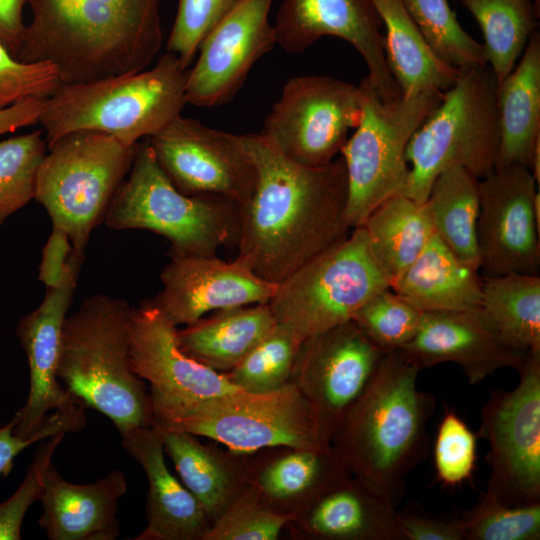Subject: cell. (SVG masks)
Returning a JSON list of instances; mask_svg holds the SVG:
<instances>
[{
  "label": "cell",
  "instance_id": "15",
  "mask_svg": "<svg viewBox=\"0 0 540 540\" xmlns=\"http://www.w3.org/2000/svg\"><path fill=\"white\" fill-rule=\"evenodd\" d=\"M384 354L353 320L302 342L289 382L312 406L327 443L370 383Z\"/></svg>",
  "mask_w": 540,
  "mask_h": 540
},
{
  "label": "cell",
  "instance_id": "12",
  "mask_svg": "<svg viewBox=\"0 0 540 540\" xmlns=\"http://www.w3.org/2000/svg\"><path fill=\"white\" fill-rule=\"evenodd\" d=\"M518 372L516 387L494 389L480 410L486 494L509 506L540 502V352H528Z\"/></svg>",
  "mask_w": 540,
  "mask_h": 540
},
{
  "label": "cell",
  "instance_id": "42",
  "mask_svg": "<svg viewBox=\"0 0 540 540\" xmlns=\"http://www.w3.org/2000/svg\"><path fill=\"white\" fill-rule=\"evenodd\" d=\"M475 461V434L457 414L446 411L434 445L438 479L449 486L461 484L471 477Z\"/></svg>",
  "mask_w": 540,
  "mask_h": 540
},
{
  "label": "cell",
  "instance_id": "7",
  "mask_svg": "<svg viewBox=\"0 0 540 540\" xmlns=\"http://www.w3.org/2000/svg\"><path fill=\"white\" fill-rule=\"evenodd\" d=\"M497 81L488 65L461 71L405 150L409 166L401 195L426 201L435 179L459 166L478 179L495 170L500 129Z\"/></svg>",
  "mask_w": 540,
  "mask_h": 540
},
{
  "label": "cell",
  "instance_id": "37",
  "mask_svg": "<svg viewBox=\"0 0 540 540\" xmlns=\"http://www.w3.org/2000/svg\"><path fill=\"white\" fill-rule=\"evenodd\" d=\"M303 340L277 323L271 332L233 369L224 373L241 390L266 393L290 381Z\"/></svg>",
  "mask_w": 540,
  "mask_h": 540
},
{
  "label": "cell",
  "instance_id": "50",
  "mask_svg": "<svg viewBox=\"0 0 540 540\" xmlns=\"http://www.w3.org/2000/svg\"><path fill=\"white\" fill-rule=\"evenodd\" d=\"M47 99L28 98L0 109V136L39 122Z\"/></svg>",
  "mask_w": 540,
  "mask_h": 540
},
{
  "label": "cell",
  "instance_id": "9",
  "mask_svg": "<svg viewBox=\"0 0 540 540\" xmlns=\"http://www.w3.org/2000/svg\"><path fill=\"white\" fill-rule=\"evenodd\" d=\"M138 147L95 131L66 134L48 147L38 168L34 199L45 208L52 227L67 233L74 251L85 253Z\"/></svg>",
  "mask_w": 540,
  "mask_h": 540
},
{
  "label": "cell",
  "instance_id": "4",
  "mask_svg": "<svg viewBox=\"0 0 540 540\" xmlns=\"http://www.w3.org/2000/svg\"><path fill=\"white\" fill-rule=\"evenodd\" d=\"M131 311L121 298H86L64 321L57 368L65 389L119 433L152 425L150 393L130 362Z\"/></svg>",
  "mask_w": 540,
  "mask_h": 540
},
{
  "label": "cell",
  "instance_id": "5",
  "mask_svg": "<svg viewBox=\"0 0 540 540\" xmlns=\"http://www.w3.org/2000/svg\"><path fill=\"white\" fill-rule=\"evenodd\" d=\"M187 74L177 55L166 51L152 68L62 84L47 99L39 120L47 146L77 131L101 132L138 145L181 114Z\"/></svg>",
  "mask_w": 540,
  "mask_h": 540
},
{
  "label": "cell",
  "instance_id": "17",
  "mask_svg": "<svg viewBox=\"0 0 540 540\" xmlns=\"http://www.w3.org/2000/svg\"><path fill=\"white\" fill-rule=\"evenodd\" d=\"M273 0H237L199 46L188 69L185 97L212 108L233 99L253 65L277 44L269 21Z\"/></svg>",
  "mask_w": 540,
  "mask_h": 540
},
{
  "label": "cell",
  "instance_id": "46",
  "mask_svg": "<svg viewBox=\"0 0 540 540\" xmlns=\"http://www.w3.org/2000/svg\"><path fill=\"white\" fill-rule=\"evenodd\" d=\"M16 421L13 419L0 427V476L7 474L13 465L15 457L32 444L54 436L58 433H76L86 425L84 405L77 403L73 406L57 409L48 415L39 430L30 437L23 438L14 433Z\"/></svg>",
  "mask_w": 540,
  "mask_h": 540
},
{
  "label": "cell",
  "instance_id": "6",
  "mask_svg": "<svg viewBox=\"0 0 540 540\" xmlns=\"http://www.w3.org/2000/svg\"><path fill=\"white\" fill-rule=\"evenodd\" d=\"M150 398L152 426L208 438L235 454L331 446L312 406L292 382L266 393L236 390L196 400Z\"/></svg>",
  "mask_w": 540,
  "mask_h": 540
},
{
  "label": "cell",
  "instance_id": "24",
  "mask_svg": "<svg viewBox=\"0 0 540 540\" xmlns=\"http://www.w3.org/2000/svg\"><path fill=\"white\" fill-rule=\"evenodd\" d=\"M122 445L148 481L147 525L135 540H205L212 521L193 494L168 469L154 426L120 433Z\"/></svg>",
  "mask_w": 540,
  "mask_h": 540
},
{
  "label": "cell",
  "instance_id": "47",
  "mask_svg": "<svg viewBox=\"0 0 540 540\" xmlns=\"http://www.w3.org/2000/svg\"><path fill=\"white\" fill-rule=\"evenodd\" d=\"M404 540H464L460 518L434 516L414 507L398 511Z\"/></svg>",
  "mask_w": 540,
  "mask_h": 540
},
{
  "label": "cell",
  "instance_id": "23",
  "mask_svg": "<svg viewBox=\"0 0 540 540\" xmlns=\"http://www.w3.org/2000/svg\"><path fill=\"white\" fill-rule=\"evenodd\" d=\"M289 525L308 539L404 540L396 506L350 473L322 490Z\"/></svg>",
  "mask_w": 540,
  "mask_h": 540
},
{
  "label": "cell",
  "instance_id": "16",
  "mask_svg": "<svg viewBox=\"0 0 540 540\" xmlns=\"http://www.w3.org/2000/svg\"><path fill=\"white\" fill-rule=\"evenodd\" d=\"M538 186L530 168L520 164L498 166L479 179L477 245L485 277L539 275Z\"/></svg>",
  "mask_w": 540,
  "mask_h": 540
},
{
  "label": "cell",
  "instance_id": "32",
  "mask_svg": "<svg viewBox=\"0 0 540 540\" xmlns=\"http://www.w3.org/2000/svg\"><path fill=\"white\" fill-rule=\"evenodd\" d=\"M360 227L389 287L416 260L435 234L425 202L403 195L382 203Z\"/></svg>",
  "mask_w": 540,
  "mask_h": 540
},
{
  "label": "cell",
  "instance_id": "49",
  "mask_svg": "<svg viewBox=\"0 0 540 540\" xmlns=\"http://www.w3.org/2000/svg\"><path fill=\"white\" fill-rule=\"evenodd\" d=\"M29 0H0V43L15 57L24 40L23 9Z\"/></svg>",
  "mask_w": 540,
  "mask_h": 540
},
{
  "label": "cell",
  "instance_id": "44",
  "mask_svg": "<svg viewBox=\"0 0 540 540\" xmlns=\"http://www.w3.org/2000/svg\"><path fill=\"white\" fill-rule=\"evenodd\" d=\"M65 433L41 441L27 473L17 490L0 502V540H20L22 523L30 506L40 501L44 491L45 474Z\"/></svg>",
  "mask_w": 540,
  "mask_h": 540
},
{
  "label": "cell",
  "instance_id": "48",
  "mask_svg": "<svg viewBox=\"0 0 540 540\" xmlns=\"http://www.w3.org/2000/svg\"><path fill=\"white\" fill-rule=\"evenodd\" d=\"M84 254L74 251L66 232L52 227L42 250L38 280L46 288L59 287L65 281L77 258Z\"/></svg>",
  "mask_w": 540,
  "mask_h": 540
},
{
  "label": "cell",
  "instance_id": "20",
  "mask_svg": "<svg viewBox=\"0 0 540 540\" xmlns=\"http://www.w3.org/2000/svg\"><path fill=\"white\" fill-rule=\"evenodd\" d=\"M84 255L75 261L65 281L47 288L39 306L21 318L16 335L25 351L29 368V391L25 404L14 415V433L27 438L43 425L51 410L73 406L78 401L62 387L57 377L61 334L71 306Z\"/></svg>",
  "mask_w": 540,
  "mask_h": 540
},
{
  "label": "cell",
  "instance_id": "38",
  "mask_svg": "<svg viewBox=\"0 0 540 540\" xmlns=\"http://www.w3.org/2000/svg\"><path fill=\"white\" fill-rule=\"evenodd\" d=\"M47 150L41 130L0 141V227L34 199L38 168Z\"/></svg>",
  "mask_w": 540,
  "mask_h": 540
},
{
  "label": "cell",
  "instance_id": "21",
  "mask_svg": "<svg viewBox=\"0 0 540 540\" xmlns=\"http://www.w3.org/2000/svg\"><path fill=\"white\" fill-rule=\"evenodd\" d=\"M400 350L420 370L455 363L471 385L505 367L518 371L528 354L506 343L481 308L422 313L416 334Z\"/></svg>",
  "mask_w": 540,
  "mask_h": 540
},
{
  "label": "cell",
  "instance_id": "51",
  "mask_svg": "<svg viewBox=\"0 0 540 540\" xmlns=\"http://www.w3.org/2000/svg\"><path fill=\"white\" fill-rule=\"evenodd\" d=\"M536 7L540 10V0H534Z\"/></svg>",
  "mask_w": 540,
  "mask_h": 540
},
{
  "label": "cell",
  "instance_id": "8",
  "mask_svg": "<svg viewBox=\"0 0 540 540\" xmlns=\"http://www.w3.org/2000/svg\"><path fill=\"white\" fill-rule=\"evenodd\" d=\"M103 222L112 230L140 229L163 236L170 243L169 256H214L223 246H237L240 205L222 196L180 192L145 141Z\"/></svg>",
  "mask_w": 540,
  "mask_h": 540
},
{
  "label": "cell",
  "instance_id": "1",
  "mask_svg": "<svg viewBox=\"0 0 540 540\" xmlns=\"http://www.w3.org/2000/svg\"><path fill=\"white\" fill-rule=\"evenodd\" d=\"M240 139L257 178L240 207L237 257L260 278L278 284L351 233L345 163L340 156L323 166H305L260 133Z\"/></svg>",
  "mask_w": 540,
  "mask_h": 540
},
{
  "label": "cell",
  "instance_id": "39",
  "mask_svg": "<svg viewBox=\"0 0 540 540\" xmlns=\"http://www.w3.org/2000/svg\"><path fill=\"white\" fill-rule=\"evenodd\" d=\"M296 516L269 507L247 482L212 522L205 540H276Z\"/></svg>",
  "mask_w": 540,
  "mask_h": 540
},
{
  "label": "cell",
  "instance_id": "43",
  "mask_svg": "<svg viewBox=\"0 0 540 540\" xmlns=\"http://www.w3.org/2000/svg\"><path fill=\"white\" fill-rule=\"evenodd\" d=\"M237 0H178L176 17L167 40L172 52L188 68L209 31Z\"/></svg>",
  "mask_w": 540,
  "mask_h": 540
},
{
  "label": "cell",
  "instance_id": "3",
  "mask_svg": "<svg viewBox=\"0 0 540 540\" xmlns=\"http://www.w3.org/2000/svg\"><path fill=\"white\" fill-rule=\"evenodd\" d=\"M420 371L400 349L386 352L330 442L352 476L395 506L406 476L427 454L435 399L418 389Z\"/></svg>",
  "mask_w": 540,
  "mask_h": 540
},
{
  "label": "cell",
  "instance_id": "13",
  "mask_svg": "<svg viewBox=\"0 0 540 540\" xmlns=\"http://www.w3.org/2000/svg\"><path fill=\"white\" fill-rule=\"evenodd\" d=\"M362 89L331 76L290 78L260 134L290 160L323 166L334 160L356 128Z\"/></svg>",
  "mask_w": 540,
  "mask_h": 540
},
{
  "label": "cell",
  "instance_id": "2",
  "mask_svg": "<svg viewBox=\"0 0 540 540\" xmlns=\"http://www.w3.org/2000/svg\"><path fill=\"white\" fill-rule=\"evenodd\" d=\"M15 58L53 64L62 84L142 71L161 49V0H29Z\"/></svg>",
  "mask_w": 540,
  "mask_h": 540
},
{
  "label": "cell",
  "instance_id": "33",
  "mask_svg": "<svg viewBox=\"0 0 540 540\" xmlns=\"http://www.w3.org/2000/svg\"><path fill=\"white\" fill-rule=\"evenodd\" d=\"M425 204L435 234L461 262L479 271V179L462 167H450L435 179Z\"/></svg>",
  "mask_w": 540,
  "mask_h": 540
},
{
  "label": "cell",
  "instance_id": "45",
  "mask_svg": "<svg viewBox=\"0 0 540 540\" xmlns=\"http://www.w3.org/2000/svg\"><path fill=\"white\" fill-rule=\"evenodd\" d=\"M61 85L53 64L21 62L0 43V109L28 98L48 99Z\"/></svg>",
  "mask_w": 540,
  "mask_h": 540
},
{
  "label": "cell",
  "instance_id": "14",
  "mask_svg": "<svg viewBox=\"0 0 540 540\" xmlns=\"http://www.w3.org/2000/svg\"><path fill=\"white\" fill-rule=\"evenodd\" d=\"M147 141L162 171L183 194L222 196L240 207L250 199L257 173L240 135L180 114Z\"/></svg>",
  "mask_w": 540,
  "mask_h": 540
},
{
  "label": "cell",
  "instance_id": "10",
  "mask_svg": "<svg viewBox=\"0 0 540 540\" xmlns=\"http://www.w3.org/2000/svg\"><path fill=\"white\" fill-rule=\"evenodd\" d=\"M359 86L360 120L340 150L347 174L346 218L352 229L362 226L382 203L402 194L409 173L408 142L443 95L427 90L385 100L366 77Z\"/></svg>",
  "mask_w": 540,
  "mask_h": 540
},
{
  "label": "cell",
  "instance_id": "36",
  "mask_svg": "<svg viewBox=\"0 0 540 540\" xmlns=\"http://www.w3.org/2000/svg\"><path fill=\"white\" fill-rule=\"evenodd\" d=\"M433 52L463 71L488 65L484 47L460 25L448 0H401Z\"/></svg>",
  "mask_w": 540,
  "mask_h": 540
},
{
  "label": "cell",
  "instance_id": "30",
  "mask_svg": "<svg viewBox=\"0 0 540 540\" xmlns=\"http://www.w3.org/2000/svg\"><path fill=\"white\" fill-rule=\"evenodd\" d=\"M156 429L181 482L213 522L247 484V460L213 449L193 434Z\"/></svg>",
  "mask_w": 540,
  "mask_h": 540
},
{
  "label": "cell",
  "instance_id": "27",
  "mask_svg": "<svg viewBox=\"0 0 540 540\" xmlns=\"http://www.w3.org/2000/svg\"><path fill=\"white\" fill-rule=\"evenodd\" d=\"M478 272L434 234L390 288L422 313L476 309L482 298Z\"/></svg>",
  "mask_w": 540,
  "mask_h": 540
},
{
  "label": "cell",
  "instance_id": "11",
  "mask_svg": "<svg viewBox=\"0 0 540 540\" xmlns=\"http://www.w3.org/2000/svg\"><path fill=\"white\" fill-rule=\"evenodd\" d=\"M389 283L373 259L362 227L277 284L268 303L277 323L303 341L353 319Z\"/></svg>",
  "mask_w": 540,
  "mask_h": 540
},
{
  "label": "cell",
  "instance_id": "26",
  "mask_svg": "<svg viewBox=\"0 0 540 540\" xmlns=\"http://www.w3.org/2000/svg\"><path fill=\"white\" fill-rule=\"evenodd\" d=\"M247 461L248 483L271 508L298 514L332 482L349 473L333 448L278 447Z\"/></svg>",
  "mask_w": 540,
  "mask_h": 540
},
{
  "label": "cell",
  "instance_id": "25",
  "mask_svg": "<svg viewBox=\"0 0 540 540\" xmlns=\"http://www.w3.org/2000/svg\"><path fill=\"white\" fill-rule=\"evenodd\" d=\"M126 492L127 480L119 469L94 482L75 484L51 463L40 499L39 525L49 540H115L120 535L119 500Z\"/></svg>",
  "mask_w": 540,
  "mask_h": 540
},
{
  "label": "cell",
  "instance_id": "22",
  "mask_svg": "<svg viewBox=\"0 0 540 540\" xmlns=\"http://www.w3.org/2000/svg\"><path fill=\"white\" fill-rule=\"evenodd\" d=\"M177 330L148 300L132 307L130 362L134 372L150 384L151 396L196 400L241 390L224 373L188 356L179 345Z\"/></svg>",
  "mask_w": 540,
  "mask_h": 540
},
{
  "label": "cell",
  "instance_id": "31",
  "mask_svg": "<svg viewBox=\"0 0 540 540\" xmlns=\"http://www.w3.org/2000/svg\"><path fill=\"white\" fill-rule=\"evenodd\" d=\"M386 29L384 52L389 71L404 96L445 91L461 71L431 49L401 0H371Z\"/></svg>",
  "mask_w": 540,
  "mask_h": 540
},
{
  "label": "cell",
  "instance_id": "19",
  "mask_svg": "<svg viewBox=\"0 0 540 540\" xmlns=\"http://www.w3.org/2000/svg\"><path fill=\"white\" fill-rule=\"evenodd\" d=\"M169 257L160 275L162 289L148 301L177 327L217 310L269 303L277 288L238 257Z\"/></svg>",
  "mask_w": 540,
  "mask_h": 540
},
{
  "label": "cell",
  "instance_id": "40",
  "mask_svg": "<svg viewBox=\"0 0 540 540\" xmlns=\"http://www.w3.org/2000/svg\"><path fill=\"white\" fill-rule=\"evenodd\" d=\"M460 522L464 540H538L540 502L509 506L485 493Z\"/></svg>",
  "mask_w": 540,
  "mask_h": 540
},
{
  "label": "cell",
  "instance_id": "28",
  "mask_svg": "<svg viewBox=\"0 0 540 540\" xmlns=\"http://www.w3.org/2000/svg\"><path fill=\"white\" fill-rule=\"evenodd\" d=\"M268 303L214 311L177 330L181 349L191 358L226 373L241 362L275 327Z\"/></svg>",
  "mask_w": 540,
  "mask_h": 540
},
{
  "label": "cell",
  "instance_id": "35",
  "mask_svg": "<svg viewBox=\"0 0 540 540\" xmlns=\"http://www.w3.org/2000/svg\"><path fill=\"white\" fill-rule=\"evenodd\" d=\"M459 1L481 28L486 61L498 85L514 69L536 31L540 10L534 0Z\"/></svg>",
  "mask_w": 540,
  "mask_h": 540
},
{
  "label": "cell",
  "instance_id": "29",
  "mask_svg": "<svg viewBox=\"0 0 540 540\" xmlns=\"http://www.w3.org/2000/svg\"><path fill=\"white\" fill-rule=\"evenodd\" d=\"M500 129L498 166L530 168L540 140V34L530 36L520 62L497 86Z\"/></svg>",
  "mask_w": 540,
  "mask_h": 540
},
{
  "label": "cell",
  "instance_id": "34",
  "mask_svg": "<svg viewBox=\"0 0 540 540\" xmlns=\"http://www.w3.org/2000/svg\"><path fill=\"white\" fill-rule=\"evenodd\" d=\"M480 308L510 346L523 352H540L539 275L485 277Z\"/></svg>",
  "mask_w": 540,
  "mask_h": 540
},
{
  "label": "cell",
  "instance_id": "41",
  "mask_svg": "<svg viewBox=\"0 0 540 540\" xmlns=\"http://www.w3.org/2000/svg\"><path fill=\"white\" fill-rule=\"evenodd\" d=\"M421 317L422 312L388 287L366 301L352 320L386 353L402 348L414 337Z\"/></svg>",
  "mask_w": 540,
  "mask_h": 540
},
{
  "label": "cell",
  "instance_id": "18",
  "mask_svg": "<svg viewBox=\"0 0 540 540\" xmlns=\"http://www.w3.org/2000/svg\"><path fill=\"white\" fill-rule=\"evenodd\" d=\"M382 25L371 0H284L273 26L277 44L292 54L324 36L345 40L364 59L377 94L391 100L402 94L386 62Z\"/></svg>",
  "mask_w": 540,
  "mask_h": 540
}]
</instances>
